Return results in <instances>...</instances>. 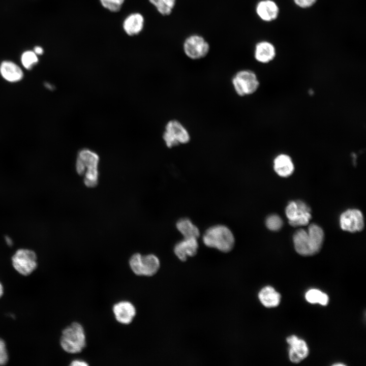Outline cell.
Masks as SVG:
<instances>
[{
    "instance_id": "9c48e42d",
    "label": "cell",
    "mask_w": 366,
    "mask_h": 366,
    "mask_svg": "<svg viewBox=\"0 0 366 366\" xmlns=\"http://www.w3.org/2000/svg\"><path fill=\"white\" fill-rule=\"evenodd\" d=\"M185 54L192 60H199L206 57L210 49L208 41L201 35L192 34L184 40L182 45Z\"/></svg>"
},
{
    "instance_id": "f546056e",
    "label": "cell",
    "mask_w": 366,
    "mask_h": 366,
    "mask_svg": "<svg viewBox=\"0 0 366 366\" xmlns=\"http://www.w3.org/2000/svg\"><path fill=\"white\" fill-rule=\"evenodd\" d=\"M4 294V287L2 283L0 281V298H1Z\"/></svg>"
},
{
    "instance_id": "d4e9b609",
    "label": "cell",
    "mask_w": 366,
    "mask_h": 366,
    "mask_svg": "<svg viewBox=\"0 0 366 366\" xmlns=\"http://www.w3.org/2000/svg\"><path fill=\"white\" fill-rule=\"evenodd\" d=\"M102 6L111 12H118L125 0H99Z\"/></svg>"
},
{
    "instance_id": "7c38bea8",
    "label": "cell",
    "mask_w": 366,
    "mask_h": 366,
    "mask_svg": "<svg viewBox=\"0 0 366 366\" xmlns=\"http://www.w3.org/2000/svg\"><path fill=\"white\" fill-rule=\"evenodd\" d=\"M112 311L116 320L125 325L131 323L136 314L134 305L127 300H121L115 303Z\"/></svg>"
},
{
    "instance_id": "2e32d148",
    "label": "cell",
    "mask_w": 366,
    "mask_h": 366,
    "mask_svg": "<svg viewBox=\"0 0 366 366\" xmlns=\"http://www.w3.org/2000/svg\"><path fill=\"white\" fill-rule=\"evenodd\" d=\"M276 55V48L270 42L261 41L255 45L254 56L258 62L261 64L269 63L274 58Z\"/></svg>"
},
{
    "instance_id": "ba28073f",
    "label": "cell",
    "mask_w": 366,
    "mask_h": 366,
    "mask_svg": "<svg viewBox=\"0 0 366 366\" xmlns=\"http://www.w3.org/2000/svg\"><path fill=\"white\" fill-rule=\"evenodd\" d=\"M11 262L15 271L24 277L33 273L38 264L36 253L32 250L24 248L18 249L14 253Z\"/></svg>"
},
{
    "instance_id": "7a4b0ae2",
    "label": "cell",
    "mask_w": 366,
    "mask_h": 366,
    "mask_svg": "<svg viewBox=\"0 0 366 366\" xmlns=\"http://www.w3.org/2000/svg\"><path fill=\"white\" fill-rule=\"evenodd\" d=\"M99 155L89 148H82L77 154L75 168L77 173L84 175V183L87 187H94L98 182Z\"/></svg>"
},
{
    "instance_id": "4fadbf2b",
    "label": "cell",
    "mask_w": 366,
    "mask_h": 366,
    "mask_svg": "<svg viewBox=\"0 0 366 366\" xmlns=\"http://www.w3.org/2000/svg\"><path fill=\"white\" fill-rule=\"evenodd\" d=\"M287 342L290 346L289 356L292 362L298 363L307 357L309 348L304 341L292 335L287 338Z\"/></svg>"
},
{
    "instance_id": "7402d4cb",
    "label": "cell",
    "mask_w": 366,
    "mask_h": 366,
    "mask_svg": "<svg viewBox=\"0 0 366 366\" xmlns=\"http://www.w3.org/2000/svg\"><path fill=\"white\" fill-rule=\"evenodd\" d=\"M306 300L311 303H318L322 306L327 304L329 300L328 295L319 290L312 289L305 295Z\"/></svg>"
},
{
    "instance_id": "d6986e66",
    "label": "cell",
    "mask_w": 366,
    "mask_h": 366,
    "mask_svg": "<svg viewBox=\"0 0 366 366\" xmlns=\"http://www.w3.org/2000/svg\"><path fill=\"white\" fill-rule=\"evenodd\" d=\"M258 298L264 306L267 308H273L279 304L281 295L272 287L266 286L259 292Z\"/></svg>"
},
{
    "instance_id": "ac0fdd59",
    "label": "cell",
    "mask_w": 366,
    "mask_h": 366,
    "mask_svg": "<svg viewBox=\"0 0 366 366\" xmlns=\"http://www.w3.org/2000/svg\"><path fill=\"white\" fill-rule=\"evenodd\" d=\"M273 169L279 176L287 177L293 173L294 166L291 158L289 155L281 154L274 158Z\"/></svg>"
},
{
    "instance_id": "8fae6325",
    "label": "cell",
    "mask_w": 366,
    "mask_h": 366,
    "mask_svg": "<svg viewBox=\"0 0 366 366\" xmlns=\"http://www.w3.org/2000/svg\"><path fill=\"white\" fill-rule=\"evenodd\" d=\"M199 248L198 238L184 237L174 246L173 251L176 256L181 261H185L188 257L194 256Z\"/></svg>"
},
{
    "instance_id": "52a82bcc",
    "label": "cell",
    "mask_w": 366,
    "mask_h": 366,
    "mask_svg": "<svg viewBox=\"0 0 366 366\" xmlns=\"http://www.w3.org/2000/svg\"><path fill=\"white\" fill-rule=\"evenodd\" d=\"M129 263L133 272L139 276H152L160 267L159 258L152 254L142 255L136 253L131 256Z\"/></svg>"
},
{
    "instance_id": "6da1fadb",
    "label": "cell",
    "mask_w": 366,
    "mask_h": 366,
    "mask_svg": "<svg viewBox=\"0 0 366 366\" xmlns=\"http://www.w3.org/2000/svg\"><path fill=\"white\" fill-rule=\"evenodd\" d=\"M324 234L322 228L315 224L309 225L308 230L299 229L293 236L294 248L302 256H311L321 248Z\"/></svg>"
},
{
    "instance_id": "3957f363",
    "label": "cell",
    "mask_w": 366,
    "mask_h": 366,
    "mask_svg": "<svg viewBox=\"0 0 366 366\" xmlns=\"http://www.w3.org/2000/svg\"><path fill=\"white\" fill-rule=\"evenodd\" d=\"M203 243L208 248L228 253L234 248L235 238L232 230L226 225L216 224L208 227L202 236Z\"/></svg>"
},
{
    "instance_id": "83f0119b",
    "label": "cell",
    "mask_w": 366,
    "mask_h": 366,
    "mask_svg": "<svg viewBox=\"0 0 366 366\" xmlns=\"http://www.w3.org/2000/svg\"><path fill=\"white\" fill-rule=\"evenodd\" d=\"M70 365L72 366H87L88 364L83 360L75 359L72 360Z\"/></svg>"
},
{
    "instance_id": "ffe728a7",
    "label": "cell",
    "mask_w": 366,
    "mask_h": 366,
    "mask_svg": "<svg viewBox=\"0 0 366 366\" xmlns=\"http://www.w3.org/2000/svg\"><path fill=\"white\" fill-rule=\"evenodd\" d=\"M178 231L184 237L198 238L200 232L198 227L188 218H182L177 220L175 224Z\"/></svg>"
},
{
    "instance_id": "9a60e30c",
    "label": "cell",
    "mask_w": 366,
    "mask_h": 366,
    "mask_svg": "<svg viewBox=\"0 0 366 366\" xmlns=\"http://www.w3.org/2000/svg\"><path fill=\"white\" fill-rule=\"evenodd\" d=\"M144 25V18L140 13L134 12L128 15L123 22V28L127 35L134 36L139 34Z\"/></svg>"
},
{
    "instance_id": "4dcf8cb0",
    "label": "cell",
    "mask_w": 366,
    "mask_h": 366,
    "mask_svg": "<svg viewBox=\"0 0 366 366\" xmlns=\"http://www.w3.org/2000/svg\"><path fill=\"white\" fill-rule=\"evenodd\" d=\"M44 85L48 89L53 90L54 89V86L49 83L45 82Z\"/></svg>"
},
{
    "instance_id": "603a6c76",
    "label": "cell",
    "mask_w": 366,
    "mask_h": 366,
    "mask_svg": "<svg viewBox=\"0 0 366 366\" xmlns=\"http://www.w3.org/2000/svg\"><path fill=\"white\" fill-rule=\"evenodd\" d=\"M21 62L23 66L28 70L32 69L38 62V58L34 51L28 50L22 53Z\"/></svg>"
},
{
    "instance_id": "1f68e13d",
    "label": "cell",
    "mask_w": 366,
    "mask_h": 366,
    "mask_svg": "<svg viewBox=\"0 0 366 366\" xmlns=\"http://www.w3.org/2000/svg\"><path fill=\"white\" fill-rule=\"evenodd\" d=\"M5 240L7 242V244L8 246H12L13 245V241H12V239L9 236H6L5 237Z\"/></svg>"
},
{
    "instance_id": "30bf717a",
    "label": "cell",
    "mask_w": 366,
    "mask_h": 366,
    "mask_svg": "<svg viewBox=\"0 0 366 366\" xmlns=\"http://www.w3.org/2000/svg\"><path fill=\"white\" fill-rule=\"evenodd\" d=\"M340 225L344 231L354 233L363 230L364 222L363 215L358 209H349L340 217Z\"/></svg>"
},
{
    "instance_id": "4316f807",
    "label": "cell",
    "mask_w": 366,
    "mask_h": 366,
    "mask_svg": "<svg viewBox=\"0 0 366 366\" xmlns=\"http://www.w3.org/2000/svg\"><path fill=\"white\" fill-rule=\"evenodd\" d=\"M317 0H293L294 3L301 8H308L314 5Z\"/></svg>"
},
{
    "instance_id": "5bb4252c",
    "label": "cell",
    "mask_w": 366,
    "mask_h": 366,
    "mask_svg": "<svg viewBox=\"0 0 366 366\" xmlns=\"http://www.w3.org/2000/svg\"><path fill=\"white\" fill-rule=\"evenodd\" d=\"M255 10L260 19L266 22L276 19L279 13L277 4L272 0L260 1L256 4Z\"/></svg>"
},
{
    "instance_id": "f1b7e54d",
    "label": "cell",
    "mask_w": 366,
    "mask_h": 366,
    "mask_svg": "<svg viewBox=\"0 0 366 366\" xmlns=\"http://www.w3.org/2000/svg\"><path fill=\"white\" fill-rule=\"evenodd\" d=\"M37 55H40L43 53V49L40 46H36L34 51Z\"/></svg>"
},
{
    "instance_id": "484cf974",
    "label": "cell",
    "mask_w": 366,
    "mask_h": 366,
    "mask_svg": "<svg viewBox=\"0 0 366 366\" xmlns=\"http://www.w3.org/2000/svg\"><path fill=\"white\" fill-rule=\"evenodd\" d=\"M9 359L6 343L4 340L0 337V365H6L8 362Z\"/></svg>"
},
{
    "instance_id": "d6a6232c",
    "label": "cell",
    "mask_w": 366,
    "mask_h": 366,
    "mask_svg": "<svg viewBox=\"0 0 366 366\" xmlns=\"http://www.w3.org/2000/svg\"><path fill=\"white\" fill-rule=\"evenodd\" d=\"M334 365H343L344 364L340 363V364H334Z\"/></svg>"
},
{
    "instance_id": "277c9868",
    "label": "cell",
    "mask_w": 366,
    "mask_h": 366,
    "mask_svg": "<svg viewBox=\"0 0 366 366\" xmlns=\"http://www.w3.org/2000/svg\"><path fill=\"white\" fill-rule=\"evenodd\" d=\"M59 343L62 349L70 354L81 352L86 345V334L83 326L74 322L62 331Z\"/></svg>"
},
{
    "instance_id": "8992f818",
    "label": "cell",
    "mask_w": 366,
    "mask_h": 366,
    "mask_svg": "<svg viewBox=\"0 0 366 366\" xmlns=\"http://www.w3.org/2000/svg\"><path fill=\"white\" fill-rule=\"evenodd\" d=\"M165 145L172 148L181 144H186L191 140V135L186 127L175 119L168 121L162 135Z\"/></svg>"
},
{
    "instance_id": "cb8c5ba5",
    "label": "cell",
    "mask_w": 366,
    "mask_h": 366,
    "mask_svg": "<svg viewBox=\"0 0 366 366\" xmlns=\"http://www.w3.org/2000/svg\"><path fill=\"white\" fill-rule=\"evenodd\" d=\"M283 224L282 219L277 215L273 214L267 217L265 221L266 227L271 231L279 230Z\"/></svg>"
},
{
    "instance_id": "e0dca14e",
    "label": "cell",
    "mask_w": 366,
    "mask_h": 366,
    "mask_svg": "<svg viewBox=\"0 0 366 366\" xmlns=\"http://www.w3.org/2000/svg\"><path fill=\"white\" fill-rule=\"evenodd\" d=\"M0 74L5 80L10 82H18L23 77L21 69L14 63L8 60L1 64Z\"/></svg>"
},
{
    "instance_id": "5b68a950",
    "label": "cell",
    "mask_w": 366,
    "mask_h": 366,
    "mask_svg": "<svg viewBox=\"0 0 366 366\" xmlns=\"http://www.w3.org/2000/svg\"><path fill=\"white\" fill-rule=\"evenodd\" d=\"M231 83L235 93L239 97L253 95L260 86L257 74L250 69H242L232 76Z\"/></svg>"
},
{
    "instance_id": "44dd1931",
    "label": "cell",
    "mask_w": 366,
    "mask_h": 366,
    "mask_svg": "<svg viewBox=\"0 0 366 366\" xmlns=\"http://www.w3.org/2000/svg\"><path fill=\"white\" fill-rule=\"evenodd\" d=\"M149 2L162 16L170 15L173 12L176 0H148Z\"/></svg>"
}]
</instances>
